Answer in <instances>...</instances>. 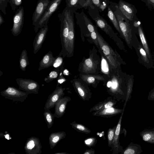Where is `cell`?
<instances>
[{"label": "cell", "mask_w": 154, "mask_h": 154, "mask_svg": "<svg viewBox=\"0 0 154 154\" xmlns=\"http://www.w3.org/2000/svg\"><path fill=\"white\" fill-rule=\"evenodd\" d=\"M113 12L118 22L121 31L127 44L129 45L131 38L130 21L119 10L118 4L110 2L109 5Z\"/></svg>", "instance_id": "6da1fadb"}, {"label": "cell", "mask_w": 154, "mask_h": 154, "mask_svg": "<svg viewBox=\"0 0 154 154\" xmlns=\"http://www.w3.org/2000/svg\"><path fill=\"white\" fill-rule=\"evenodd\" d=\"M86 9H88V13L95 22L97 26L116 42L117 36L116 33L106 20L100 15L98 8L92 3H91Z\"/></svg>", "instance_id": "7a4b0ae2"}, {"label": "cell", "mask_w": 154, "mask_h": 154, "mask_svg": "<svg viewBox=\"0 0 154 154\" xmlns=\"http://www.w3.org/2000/svg\"><path fill=\"white\" fill-rule=\"evenodd\" d=\"M95 29L97 35L100 49L107 60L111 68L116 69L120 65L119 55L113 50L99 33L96 26L95 27Z\"/></svg>", "instance_id": "3957f363"}, {"label": "cell", "mask_w": 154, "mask_h": 154, "mask_svg": "<svg viewBox=\"0 0 154 154\" xmlns=\"http://www.w3.org/2000/svg\"><path fill=\"white\" fill-rule=\"evenodd\" d=\"M58 17L60 22V35L63 58L66 57L68 54V36L69 32V23L67 9L66 7L62 12L58 14Z\"/></svg>", "instance_id": "277c9868"}, {"label": "cell", "mask_w": 154, "mask_h": 154, "mask_svg": "<svg viewBox=\"0 0 154 154\" xmlns=\"http://www.w3.org/2000/svg\"><path fill=\"white\" fill-rule=\"evenodd\" d=\"M69 23V32L68 36V50L66 57H71L73 55L75 40V23L74 14L75 11L72 8L66 6Z\"/></svg>", "instance_id": "5b68a950"}, {"label": "cell", "mask_w": 154, "mask_h": 154, "mask_svg": "<svg viewBox=\"0 0 154 154\" xmlns=\"http://www.w3.org/2000/svg\"><path fill=\"white\" fill-rule=\"evenodd\" d=\"M62 0H51L42 18L34 26V29L37 33L41 29L48 24V21L53 13L58 9Z\"/></svg>", "instance_id": "8992f818"}, {"label": "cell", "mask_w": 154, "mask_h": 154, "mask_svg": "<svg viewBox=\"0 0 154 154\" xmlns=\"http://www.w3.org/2000/svg\"><path fill=\"white\" fill-rule=\"evenodd\" d=\"M0 94L6 99L14 101L23 102L26 99L29 93L25 92L13 87L8 86L5 90L0 92Z\"/></svg>", "instance_id": "52a82bcc"}, {"label": "cell", "mask_w": 154, "mask_h": 154, "mask_svg": "<svg viewBox=\"0 0 154 154\" xmlns=\"http://www.w3.org/2000/svg\"><path fill=\"white\" fill-rule=\"evenodd\" d=\"M16 81L20 90L30 94L38 93L39 85L37 82L31 79L20 78L17 79Z\"/></svg>", "instance_id": "ba28073f"}, {"label": "cell", "mask_w": 154, "mask_h": 154, "mask_svg": "<svg viewBox=\"0 0 154 154\" xmlns=\"http://www.w3.org/2000/svg\"><path fill=\"white\" fill-rule=\"evenodd\" d=\"M24 18L23 7L22 6H20L13 17V24L11 30L14 36H17L21 33L23 26Z\"/></svg>", "instance_id": "9c48e42d"}, {"label": "cell", "mask_w": 154, "mask_h": 154, "mask_svg": "<svg viewBox=\"0 0 154 154\" xmlns=\"http://www.w3.org/2000/svg\"><path fill=\"white\" fill-rule=\"evenodd\" d=\"M121 11L130 21L138 19L136 14L137 10L134 5L122 0H120L118 3Z\"/></svg>", "instance_id": "30bf717a"}, {"label": "cell", "mask_w": 154, "mask_h": 154, "mask_svg": "<svg viewBox=\"0 0 154 154\" xmlns=\"http://www.w3.org/2000/svg\"><path fill=\"white\" fill-rule=\"evenodd\" d=\"M42 146L39 139L35 137L28 138L24 149L26 154H41Z\"/></svg>", "instance_id": "8fae6325"}, {"label": "cell", "mask_w": 154, "mask_h": 154, "mask_svg": "<svg viewBox=\"0 0 154 154\" xmlns=\"http://www.w3.org/2000/svg\"><path fill=\"white\" fill-rule=\"evenodd\" d=\"M65 89V88H63L62 86L56 87L54 90L48 96L44 109H50L54 107L56 103L64 95V91Z\"/></svg>", "instance_id": "7c38bea8"}, {"label": "cell", "mask_w": 154, "mask_h": 154, "mask_svg": "<svg viewBox=\"0 0 154 154\" xmlns=\"http://www.w3.org/2000/svg\"><path fill=\"white\" fill-rule=\"evenodd\" d=\"M51 2V0H38L32 17L34 26L42 18Z\"/></svg>", "instance_id": "4fadbf2b"}, {"label": "cell", "mask_w": 154, "mask_h": 154, "mask_svg": "<svg viewBox=\"0 0 154 154\" xmlns=\"http://www.w3.org/2000/svg\"><path fill=\"white\" fill-rule=\"evenodd\" d=\"M74 13L76 19L77 23L80 27H85L89 33L94 30L95 26L83 11L80 13L75 11Z\"/></svg>", "instance_id": "5bb4252c"}, {"label": "cell", "mask_w": 154, "mask_h": 154, "mask_svg": "<svg viewBox=\"0 0 154 154\" xmlns=\"http://www.w3.org/2000/svg\"><path fill=\"white\" fill-rule=\"evenodd\" d=\"M98 64V61L94 59L92 54L90 55L89 57L85 59L82 63L81 67V71L84 74L94 73L97 69Z\"/></svg>", "instance_id": "9a60e30c"}, {"label": "cell", "mask_w": 154, "mask_h": 154, "mask_svg": "<svg viewBox=\"0 0 154 154\" xmlns=\"http://www.w3.org/2000/svg\"><path fill=\"white\" fill-rule=\"evenodd\" d=\"M48 30V25L47 24L40 29L35 37L33 43V53L34 54H35L41 48L45 39Z\"/></svg>", "instance_id": "2e32d148"}, {"label": "cell", "mask_w": 154, "mask_h": 154, "mask_svg": "<svg viewBox=\"0 0 154 154\" xmlns=\"http://www.w3.org/2000/svg\"><path fill=\"white\" fill-rule=\"evenodd\" d=\"M71 100L69 97H63L56 103L55 105L54 115L55 117L59 118L63 115L67 103Z\"/></svg>", "instance_id": "e0dca14e"}, {"label": "cell", "mask_w": 154, "mask_h": 154, "mask_svg": "<svg viewBox=\"0 0 154 154\" xmlns=\"http://www.w3.org/2000/svg\"><path fill=\"white\" fill-rule=\"evenodd\" d=\"M123 112L124 111L122 112L115 129L114 138L112 145V149H113V153H118L119 152L122 150V148L120 145L119 139L121 123Z\"/></svg>", "instance_id": "ac0fdd59"}, {"label": "cell", "mask_w": 154, "mask_h": 154, "mask_svg": "<svg viewBox=\"0 0 154 154\" xmlns=\"http://www.w3.org/2000/svg\"><path fill=\"white\" fill-rule=\"evenodd\" d=\"M56 57H54L53 53L49 51L43 57L39 63L38 71L52 66Z\"/></svg>", "instance_id": "d6986e66"}, {"label": "cell", "mask_w": 154, "mask_h": 154, "mask_svg": "<svg viewBox=\"0 0 154 154\" xmlns=\"http://www.w3.org/2000/svg\"><path fill=\"white\" fill-rule=\"evenodd\" d=\"M124 109H120L111 107L107 108H104L103 109L93 113V115L95 116L106 117L112 116L122 113L124 111Z\"/></svg>", "instance_id": "ffe728a7"}, {"label": "cell", "mask_w": 154, "mask_h": 154, "mask_svg": "<svg viewBox=\"0 0 154 154\" xmlns=\"http://www.w3.org/2000/svg\"><path fill=\"white\" fill-rule=\"evenodd\" d=\"M66 133L64 131L53 132L49 135V141L51 149H53L58 143L62 139L64 138Z\"/></svg>", "instance_id": "44dd1931"}, {"label": "cell", "mask_w": 154, "mask_h": 154, "mask_svg": "<svg viewBox=\"0 0 154 154\" xmlns=\"http://www.w3.org/2000/svg\"><path fill=\"white\" fill-rule=\"evenodd\" d=\"M73 86L80 96L83 99H86L88 96V91L85 85L82 81L76 80L73 82Z\"/></svg>", "instance_id": "7402d4cb"}, {"label": "cell", "mask_w": 154, "mask_h": 154, "mask_svg": "<svg viewBox=\"0 0 154 154\" xmlns=\"http://www.w3.org/2000/svg\"><path fill=\"white\" fill-rule=\"evenodd\" d=\"M80 76L81 79L82 81L89 84H94L96 81L105 80L104 78L101 75L84 74Z\"/></svg>", "instance_id": "603a6c76"}, {"label": "cell", "mask_w": 154, "mask_h": 154, "mask_svg": "<svg viewBox=\"0 0 154 154\" xmlns=\"http://www.w3.org/2000/svg\"><path fill=\"white\" fill-rule=\"evenodd\" d=\"M140 134L143 141L154 144V128L144 129L140 132Z\"/></svg>", "instance_id": "cb8c5ba5"}, {"label": "cell", "mask_w": 154, "mask_h": 154, "mask_svg": "<svg viewBox=\"0 0 154 154\" xmlns=\"http://www.w3.org/2000/svg\"><path fill=\"white\" fill-rule=\"evenodd\" d=\"M143 152L141 147L139 144L131 142L122 151L123 154H140Z\"/></svg>", "instance_id": "d4e9b609"}, {"label": "cell", "mask_w": 154, "mask_h": 154, "mask_svg": "<svg viewBox=\"0 0 154 154\" xmlns=\"http://www.w3.org/2000/svg\"><path fill=\"white\" fill-rule=\"evenodd\" d=\"M88 0H65L66 6L70 8L75 11L83 8Z\"/></svg>", "instance_id": "484cf974"}, {"label": "cell", "mask_w": 154, "mask_h": 154, "mask_svg": "<svg viewBox=\"0 0 154 154\" xmlns=\"http://www.w3.org/2000/svg\"><path fill=\"white\" fill-rule=\"evenodd\" d=\"M107 10L108 13L107 15L109 20L113 25L119 33L120 35L122 37H123L122 34L120 29L117 18L113 12L109 5L107 7Z\"/></svg>", "instance_id": "4316f807"}, {"label": "cell", "mask_w": 154, "mask_h": 154, "mask_svg": "<svg viewBox=\"0 0 154 154\" xmlns=\"http://www.w3.org/2000/svg\"><path fill=\"white\" fill-rule=\"evenodd\" d=\"M29 64L27 52L26 49H23L21 52L19 59L20 68L22 71H25L26 67Z\"/></svg>", "instance_id": "83f0119b"}, {"label": "cell", "mask_w": 154, "mask_h": 154, "mask_svg": "<svg viewBox=\"0 0 154 154\" xmlns=\"http://www.w3.org/2000/svg\"><path fill=\"white\" fill-rule=\"evenodd\" d=\"M93 4L97 7L99 12L103 11L109 5V0H91Z\"/></svg>", "instance_id": "f1b7e54d"}, {"label": "cell", "mask_w": 154, "mask_h": 154, "mask_svg": "<svg viewBox=\"0 0 154 154\" xmlns=\"http://www.w3.org/2000/svg\"><path fill=\"white\" fill-rule=\"evenodd\" d=\"M43 115L48 128H50L54 124V120L55 117L54 114L52 113L50 109H47L45 110Z\"/></svg>", "instance_id": "f546056e"}, {"label": "cell", "mask_w": 154, "mask_h": 154, "mask_svg": "<svg viewBox=\"0 0 154 154\" xmlns=\"http://www.w3.org/2000/svg\"><path fill=\"white\" fill-rule=\"evenodd\" d=\"M137 29L142 43L147 54L148 57H150V54L149 50L142 29L141 24L138 27Z\"/></svg>", "instance_id": "4dcf8cb0"}, {"label": "cell", "mask_w": 154, "mask_h": 154, "mask_svg": "<svg viewBox=\"0 0 154 154\" xmlns=\"http://www.w3.org/2000/svg\"><path fill=\"white\" fill-rule=\"evenodd\" d=\"M60 67L52 70L45 78L44 80L46 83H49L58 78L59 75Z\"/></svg>", "instance_id": "1f68e13d"}, {"label": "cell", "mask_w": 154, "mask_h": 154, "mask_svg": "<svg viewBox=\"0 0 154 154\" xmlns=\"http://www.w3.org/2000/svg\"><path fill=\"white\" fill-rule=\"evenodd\" d=\"M72 127L79 131L85 134L91 133V131L88 128L82 124L74 122L70 124Z\"/></svg>", "instance_id": "d6a6232c"}, {"label": "cell", "mask_w": 154, "mask_h": 154, "mask_svg": "<svg viewBox=\"0 0 154 154\" xmlns=\"http://www.w3.org/2000/svg\"><path fill=\"white\" fill-rule=\"evenodd\" d=\"M55 57L52 66L56 68L60 67L63 64V57L62 52L61 51L59 55Z\"/></svg>", "instance_id": "836d02e7"}, {"label": "cell", "mask_w": 154, "mask_h": 154, "mask_svg": "<svg viewBox=\"0 0 154 154\" xmlns=\"http://www.w3.org/2000/svg\"><path fill=\"white\" fill-rule=\"evenodd\" d=\"M116 128V127H115L112 128H110L108 131V145L109 147L112 146V142L114 138Z\"/></svg>", "instance_id": "e575fe53"}, {"label": "cell", "mask_w": 154, "mask_h": 154, "mask_svg": "<svg viewBox=\"0 0 154 154\" xmlns=\"http://www.w3.org/2000/svg\"><path fill=\"white\" fill-rule=\"evenodd\" d=\"M132 87L133 84L132 82L131 81H129L128 84L126 98L124 108H125L126 104L128 100L131 98V94L132 90Z\"/></svg>", "instance_id": "d590c367"}, {"label": "cell", "mask_w": 154, "mask_h": 154, "mask_svg": "<svg viewBox=\"0 0 154 154\" xmlns=\"http://www.w3.org/2000/svg\"><path fill=\"white\" fill-rule=\"evenodd\" d=\"M63 65L64 63H63V64L60 67L59 75L58 76V77L57 78V85L56 87H57L66 81V79L63 76V75L62 72L63 69Z\"/></svg>", "instance_id": "8d00e7d4"}, {"label": "cell", "mask_w": 154, "mask_h": 154, "mask_svg": "<svg viewBox=\"0 0 154 154\" xmlns=\"http://www.w3.org/2000/svg\"><path fill=\"white\" fill-rule=\"evenodd\" d=\"M22 1L23 0H9V2L12 10L15 11L17 7L21 5Z\"/></svg>", "instance_id": "74e56055"}, {"label": "cell", "mask_w": 154, "mask_h": 154, "mask_svg": "<svg viewBox=\"0 0 154 154\" xmlns=\"http://www.w3.org/2000/svg\"><path fill=\"white\" fill-rule=\"evenodd\" d=\"M9 0H0V10L4 15L6 14V8Z\"/></svg>", "instance_id": "f35d334b"}, {"label": "cell", "mask_w": 154, "mask_h": 154, "mask_svg": "<svg viewBox=\"0 0 154 154\" xmlns=\"http://www.w3.org/2000/svg\"><path fill=\"white\" fill-rule=\"evenodd\" d=\"M90 36L92 40L96 46L100 49V47L98 43L97 40V33L95 29L91 33H90Z\"/></svg>", "instance_id": "ab89813d"}, {"label": "cell", "mask_w": 154, "mask_h": 154, "mask_svg": "<svg viewBox=\"0 0 154 154\" xmlns=\"http://www.w3.org/2000/svg\"><path fill=\"white\" fill-rule=\"evenodd\" d=\"M105 102H102L97 104L90 110V111H95L97 112L104 109V105Z\"/></svg>", "instance_id": "60d3db41"}, {"label": "cell", "mask_w": 154, "mask_h": 154, "mask_svg": "<svg viewBox=\"0 0 154 154\" xmlns=\"http://www.w3.org/2000/svg\"><path fill=\"white\" fill-rule=\"evenodd\" d=\"M149 10H154V0H141Z\"/></svg>", "instance_id": "b9f144b4"}, {"label": "cell", "mask_w": 154, "mask_h": 154, "mask_svg": "<svg viewBox=\"0 0 154 154\" xmlns=\"http://www.w3.org/2000/svg\"><path fill=\"white\" fill-rule=\"evenodd\" d=\"M139 51L143 60L146 63H149V61L147 58L146 51L141 48V47H139Z\"/></svg>", "instance_id": "7bdbcfd3"}, {"label": "cell", "mask_w": 154, "mask_h": 154, "mask_svg": "<svg viewBox=\"0 0 154 154\" xmlns=\"http://www.w3.org/2000/svg\"><path fill=\"white\" fill-rule=\"evenodd\" d=\"M96 139L94 137H90L86 139L85 141V144L89 146H93L96 142Z\"/></svg>", "instance_id": "ee69618b"}, {"label": "cell", "mask_w": 154, "mask_h": 154, "mask_svg": "<svg viewBox=\"0 0 154 154\" xmlns=\"http://www.w3.org/2000/svg\"><path fill=\"white\" fill-rule=\"evenodd\" d=\"M147 99L149 100H154V89L149 92Z\"/></svg>", "instance_id": "f6af8a7d"}, {"label": "cell", "mask_w": 154, "mask_h": 154, "mask_svg": "<svg viewBox=\"0 0 154 154\" xmlns=\"http://www.w3.org/2000/svg\"><path fill=\"white\" fill-rule=\"evenodd\" d=\"M114 103L111 101L105 102L104 105V108H107L112 107L114 105Z\"/></svg>", "instance_id": "bcb514c9"}, {"label": "cell", "mask_w": 154, "mask_h": 154, "mask_svg": "<svg viewBox=\"0 0 154 154\" xmlns=\"http://www.w3.org/2000/svg\"><path fill=\"white\" fill-rule=\"evenodd\" d=\"M94 150L93 149L87 150L84 154H94Z\"/></svg>", "instance_id": "7dc6e473"}, {"label": "cell", "mask_w": 154, "mask_h": 154, "mask_svg": "<svg viewBox=\"0 0 154 154\" xmlns=\"http://www.w3.org/2000/svg\"><path fill=\"white\" fill-rule=\"evenodd\" d=\"M4 22V20L1 14H0V26Z\"/></svg>", "instance_id": "c3c4849f"}, {"label": "cell", "mask_w": 154, "mask_h": 154, "mask_svg": "<svg viewBox=\"0 0 154 154\" xmlns=\"http://www.w3.org/2000/svg\"><path fill=\"white\" fill-rule=\"evenodd\" d=\"M63 74L65 75H68L69 74V71L67 69H65L63 71Z\"/></svg>", "instance_id": "681fc988"}, {"label": "cell", "mask_w": 154, "mask_h": 154, "mask_svg": "<svg viewBox=\"0 0 154 154\" xmlns=\"http://www.w3.org/2000/svg\"><path fill=\"white\" fill-rule=\"evenodd\" d=\"M67 153L66 152H57L55 153L54 154H66Z\"/></svg>", "instance_id": "f907efd6"}]
</instances>
